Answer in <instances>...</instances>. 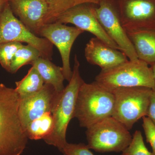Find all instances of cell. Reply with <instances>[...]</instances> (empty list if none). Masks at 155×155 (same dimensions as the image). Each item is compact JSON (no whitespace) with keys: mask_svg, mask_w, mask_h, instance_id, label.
I'll list each match as a JSON object with an SVG mask.
<instances>
[{"mask_svg":"<svg viewBox=\"0 0 155 155\" xmlns=\"http://www.w3.org/2000/svg\"><path fill=\"white\" fill-rule=\"evenodd\" d=\"M19 97L15 89L0 84V155H21L28 139L19 115Z\"/></svg>","mask_w":155,"mask_h":155,"instance_id":"1","label":"cell"},{"mask_svg":"<svg viewBox=\"0 0 155 155\" xmlns=\"http://www.w3.org/2000/svg\"><path fill=\"white\" fill-rule=\"evenodd\" d=\"M84 82L80 75V63L75 54L71 80L60 94L59 99L52 112L54 129L52 133L43 139L47 144L56 147L60 152L67 143V127L71 119L74 118L78 94Z\"/></svg>","mask_w":155,"mask_h":155,"instance_id":"2","label":"cell"},{"mask_svg":"<svg viewBox=\"0 0 155 155\" xmlns=\"http://www.w3.org/2000/svg\"><path fill=\"white\" fill-rule=\"evenodd\" d=\"M114 95L100 86L96 81L84 82L78 94L74 118L81 127L88 128L103 119L112 117Z\"/></svg>","mask_w":155,"mask_h":155,"instance_id":"3","label":"cell"},{"mask_svg":"<svg viewBox=\"0 0 155 155\" xmlns=\"http://www.w3.org/2000/svg\"><path fill=\"white\" fill-rule=\"evenodd\" d=\"M95 81L111 92L122 87H155L150 67L139 59L134 61L128 60L113 68L101 70L96 76Z\"/></svg>","mask_w":155,"mask_h":155,"instance_id":"4","label":"cell"},{"mask_svg":"<svg viewBox=\"0 0 155 155\" xmlns=\"http://www.w3.org/2000/svg\"><path fill=\"white\" fill-rule=\"evenodd\" d=\"M152 90L139 86L113 91L115 103L112 117L130 130L140 119L147 116Z\"/></svg>","mask_w":155,"mask_h":155,"instance_id":"5","label":"cell"},{"mask_svg":"<svg viewBox=\"0 0 155 155\" xmlns=\"http://www.w3.org/2000/svg\"><path fill=\"white\" fill-rule=\"evenodd\" d=\"M87 146L96 152H122L130 144L129 130L113 117H108L87 128Z\"/></svg>","mask_w":155,"mask_h":155,"instance_id":"6","label":"cell"},{"mask_svg":"<svg viewBox=\"0 0 155 155\" xmlns=\"http://www.w3.org/2000/svg\"><path fill=\"white\" fill-rule=\"evenodd\" d=\"M9 42L25 43L38 50L42 58L52 60L54 45L28 30L15 16L7 2L0 13V44Z\"/></svg>","mask_w":155,"mask_h":155,"instance_id":"7","label":"cell"},{"mask_svg":"<svg viewBox=\"0 0 155 155\" xmlns=\"http://www.w3.org/2000/svg\"><path fill=\"white\" fill-rule=\"evenodd\" d=\"M95 12L103 29L120 51L129 61H137L133 45L122 25L115 0H101L95 6Z\"/></svg>","mask_w":155,"mask_h":155,"instance_id":"8","label":"cell"},{"mask_svg":"<svg viewBox=\"0 0 155 155\" xmlns=\"http://www.w3.org/2000/svg\"><path fill=\"white\" fill-rule=\"evenodd\" d=\"M126 32L155 31V0H115Z\"/></svg>","mask_w":155,"mask_h":155,"instance_id":"9","label":"cell"},{"mask_svg":"<svg viewBox=\"0 0 155 155\" xmlns=\"http://www.w3.org/2000/svg\"><path fill=\"white\" fill-rule=\"evenodd\" d=\"M84 32L75 26H67L58 22L45 24L41 31L40 36L46 38L59 50L64 78L68 82L72 75L70 64L71 49L75 40Z\"/></svg>","mask_w":155,"mask_h":155,"instance_id":"10","label":"cell"},{"mask_svg":"<svg viewBox=\"0 0 155 155\" xmlns=\"http://www.w3.org/2000/svg\"><path fill=\"white\" fill-rule=\"evenodd\" d=\"M96 5L85 4L75 6L60 15L54 22L65 25L73 24L83 31L90 32L109 46L120 50L118 46L106 33L97 19L95 12Z\"/></svg>","mask_w":155,"mask_h":155,"instance_id":"11","label":"cell"},{"mask_svg":"<svg viewBox=\"0 0 155 155\" xmlns=\"http://www.w3.org/2000/svg\"><path fill=\"white\" fill-rule=\"evenodd\" d=\"M60 94L51 85L45 84L42 88L35 93L19 98V117L24 130L33 120L46 113H52Z\"/></svg>","mask_w":155,"mask_h":155,"instance_id":"12","label":"cell"},{"mask_svg":"<svg viewBox=\"0 0 155 155\" xmlns=\"http://www.w3.org/2000/svg\"><path fill=\"white\" fill-rule=\"evenodd\" d=\"M12 11L32 33L40 36L48 11L46 0H8Z\"/></svg>","mask_w":155,"mask_h":155,"instance_id":"13","label":"cell"},{"mask_svg":"<svg viewBox=\"0 0 155 155\" xmlns=\"http://www.w3.org/2000/svg\"><path fill=\"white\" fill-rule=\"evenodd\" d=\"M87 61L101 70L110 69L128 61L122 51L109 46L96 37L90 39L84 49Z\"/></svg>","mask_w":155,"mask_h":155,"instance_id":"14","label":"cell"},{"mask_svg":"<svg viewBox=\"0 0 155 155\" xmlns=\"http://www.w3.org/2000/svg\"><path fill=\"white\" fill-rule=\"evenodd\" d=\"M137 58L149 65L155 63V31L138 30L127 32Z\"/></svg>","mask_w":155,"mask_h":155,"instance_id":"15","label":"cell"},{"mask_svg":"<svg viewBox=\"0 0 155 155\" xmlns=\"http://www.w3.org/2000/svg\"><path fill=\"white\" fill-rule=\"evenodd\" d=\"M31 65L37 70L45 84L51 85L58 93L64 90L65 79L62 67L56 66L50 60L42 57L38 58Z\"/></svg>","mask_w":155,"mask_h":155,"instance_id":"16","label":"cell"},{"mask_svg":"<svg viewBox=\"0 0 155 155\" xmlns=\"http://www.w3.org/2000/svg\"><path fill=\"white\" fill-rule=\"evenodd\" d=\"M54 127L53 115L49 112L29 123L25 131L29 139L43 140L52 133Z\"/></svg>","mask_w":155,"mask_h":155,"instance_id":"17","label":"cell"},{"mask_svg":"<svg viewBox=\"0 0 155 155\" xmlns=\"http://www.w3.org/2000/svg\"><path fill=\"white\" fill-rule=\"evenodd\" d=\"M15 91L19 98H23L40 90L45 83L37 70L32 67L22 80L16 82Z\"/></svg>","mask_w":155,"mask_h":155,"instance_id":"18","label":"cell"},{"mask_svg":"<svg viewBox=\"0 0 155 155\" xmlns=\"http://www.w3.org/2000/svg\"><path fill=\"white\" fill-rule=\"evenodd\" d=\"M48 11L45 24L54 23L60 15L69 9L82 4L98 5L101 0H46Z\"/></svg>","mask_w":155,"mask_h":155,"instance_id":"19","label":"cell"},{"mask_svg":"<svg viewBox=\"0 0 155 155\" xmlns=\"http://www.w3.org/2000/svg\"><path fill=\"white\" fill-rule=\"evenodd\" d=\"M41 57L40 53L36 48L30 45H22L17 50L14 56L10 68V73H16L21 67L32 64Z\"/></svg>","mask_w":155,"mask_h":155,"instance_id":"20","label":"cell"},{"mask_svg":"<svg viewBox=\"0 0 155 155\" xmlns=\"http://www.w3.org/2000/svg\"><path fill=\"white\" fill-rule=\"evenodd\" d=\"M22 45L19 42H9L0 44V64L8 72L10 71L16 52Z\"/></svg>","mask_w":155,"mask_h":155,"instance_id":"21","label":"cell"},{"mask_svg":"<svg viewBox=\"0 0 155 155\" xmlns=\"http://www.w3.org/2000/svg\"><path fill=\"white\" fill-rule=\"evenodd\" d=\"M121 155H153L147 148L141 131L137 130L132 136V140Z\"/></svg>","mask_w":155,"mask_h":155,"instance_id":"22","label":"cell"},{"mask_svg":"<svg viewBox=\"0 0 155 155\" xmlns=\"http://www.w3.org/2000/svg\"><path fill=\"white\" fill-rule=\"evenodd\" d=\"M61 152L64 155H94L90 150L87 145L83 143H67Z\"/></svg>","mask_w":155,"mask_h":155,"instance_id":"23","label":"cell"},{"mask_svg":"<svg viewBox=\"0 0 155 155\" xmlns=\"http://www.w3.org/2000/svg\"><path fill=\"white\" fill-rule=\"evenodd\" d=\"M142 126L147 143L150 144L153 155H155V125L148 117H143Z\"/></svg>","mask_w":155,"mask_h":155,"instance_id":"24","label":"cell"},{"mask_svg":"<svg viewBox=\"0 0 155 155\" xmlns=\"http://www.w3.org/2000/svg\"><path fill=\"white\" fill-rule=\"evenodd\" d=\"M147 116L150 119L155 125V88L153 89L152 91Z\"/></svg>","mask_w":155,"mask_h":155,"instance_id":"25","label":"cell"},{"mask_svg":"<svg viewBox=\"0 0 155 155\" xmlns=\"http://www.w3.org/2000/svg\"><path fill=\"white\" fill-rule=\"evenodd\" d=\"M151 69L152 71L153 76L154 80L155 86V63L153 65H151Z\"/></svg>","mask_w":155,"mask_h":155,"instance_id":"26","label":"cell"},{"mask_svg":"<svg viewBox=\"0 0 155 155\" xmlns=\"http://www.w3.org/2000/svg\"><path fill=\"white\" fill-rule=\"evenodd\" d=\"M8 0H0V9L2 8L3 6Z\"/></svg>","mask_w":155,"mask_h":155,"instance_id":"27","label":"cell"},{"mask_svg":"<svg viewBox=\"0 0 155 155\" xmlns=\"http://www.w3.org/2000/svg\"><path fill=\"white\" fill-rule=\"evenodd\" d=\"M2 9H0V13H1V11H2Z\"/></svg>","mask_w":155,"mask_h":155,"instance_id":"28","label":"cell"}]
</instances>
